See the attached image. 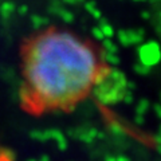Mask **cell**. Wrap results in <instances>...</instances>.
<instances>
[{"label":"cell","instance_id":"6da1fadb","mask_svg":"<svg viewBox=\"0 0 161 161\" xmlns=\"http://www.w3.org/2000/svg\"><path fill=\"white\" fill-rule=\"evenodd\" d=\"M99 64L93 48L66 31H47L26 53L31 112L71 109L94 86Z\"/></svg>","mask_w":161,"mask_h":161},{"label":"cell","instance_id":"7a4b0ae2","mask_svg":"<svg viewBox=\"0 0 161 161\" xmlns=\"http://www.w3.org/2000/svg\"><path fill=\"white\" fill-rule=\"evenodd\" d=\"M138 58L141 64L147 67H152L154 64H157L161 60V50L157 42H148L144 43L142 46L138 48Z\"/></svg>","mask_w":161,"mask_h":161},{"label":"cell","instance_id":"3957f363","mask_svg":"<svg viewBox=\"0 0 161 161\" xmlns=\"http://www.w3.org/2000/svg\"><path fill=\"white\" fill-rule=\"evenodd\" d=\"M118 39L124 46H130V44L141 43L144 39V30H132V31H122L118 32Z\"/></svg>","mask_w":161,"mask_h":161},{"label":"cell","instance_id":"277c9868","mask_svg":"<svg viewBox=\"0 0 161 161\" xmlns=\"http://www.w3.org/2000/svg\"><path fill=\"white\" fill-rule=\"evenodd\" d=\"M101 59L105 62V64H118L119 63V58L117 54H112V53H108L105 51V50H102L101 51Z\"/></svg>","mask_w":161,"mask_h":161},{"label":"cell","instance_id":"5b68a950","mask_svg":"<svg viewBox=\"0 0 161 161\" xmlns=\"http://www.w3.org/2000/svg\"><path fill=\"white\" fill-rule=\"evenodd\" d=\"M99 28H101V31H102L105 39H110V38H112L113 35H114L113 27L108 23V20H105V19H102V18L99 19Z\"/></svg>","mask_w":161,"mask_h":161},{"label":"cell","instance_id":"8992f818","mask_svg":"<svg viewBox=\"0 0 161 161\" xmlns=\"http://www.w3.org/2000/svg\"><path fill=\"white\" fill-rule=\"evenodd\" d=\"M85 7H86V11H89V14L92 15V16H94L95 19H101L102 18V15H101V11L97 8V6H95L94 2H86L85 3Z\"/></svg>","mask_w":161,"mask_h":161},{"label":"cell","instance_id":"52a82bcc","mask_svg":"<svg viewBox=\"0 0 161 161\" xmlns=\"http://www.w3.org/2000/svg\"><path fill=\"white\" fill-rule=\"evenodd\" d=\"M12 11H15V6L11 2H4L2 4V7H0V14H2V16L4 19H7L12 14Z\"/></svg>","mask_w":161,"mask_h":161},{"label":"cell","instance_id":"ba28073f","mask_svg":"<svg viewBox=\"0 0 161 161\" xmlns=\"http://www.w3.org/2000/svg\"><path fill=\"white\" fill-rule=\"evenodd\" d=\"M31 22H32V26L35 28H39V27H43L48 23V19L47 18H43V16H39V15H34L31 18Z\"/></svg>","mask_w":161,"mask_h":161},{"label":"cell","instance_id":"9c48e42d","mask_svg":"<svg viewBox=\"0 0 161 161\" xmlns=\"http://www.w3.org/2000/svg\"><path fill=\"white\" fill-rule=\"evenodd\" d=\"M57 15L60 19H63L66 23H70V22H73V20H74V15L70 11H67V9H64V8H60Z\"/></svg>","mask_w":161,"mask_h":161},{"label":"cell","instance_id":"30bf717a","mask_svg":"<svg viewBox=\"0 0 161 161\" xmlns=\"http://www.w3.org/2000/svg\"><path fill=\"white\" fill-rule=\"evenodd\" d=\"M103 50L108 53H112V54H117L118 53V47L112 42L110 39H105L103 40Z\"/></svg>","mask_w":161,"mask_h":161},{"label":"cell","instance_id":"8fae6325","mask_svg":"<svg viewBox=\"0 0 161 161\" xmlns=\"http://www.w3.org/2000/svg\"><path fill=\"white\" fill-rule=\"evenodd\" d=\"M134 71L140 75H147L150 71V69L144 66V64H141V63H137V64H134Z\"/></svg>","mask_w":161,"mask_h":161},{"label":"cell","instance_id":"7c38bea8","mask_svg":"<svg viewBox=\"0 0 161 161\" xmlns=\"http://www.w3.org/2000/svg\"><path fill=\"white\" fill-rule=\"evenodd\" d=\"M92 34H93V36L94 38H97V39H99V40H105V36H103V34H102V31H101V28L99 27H94L93 30H92Z\"/></svg>","mask_w":161,"mask_h":161},{"label":"cell","instance_id":"4fadbf2b","mask_svg":"<svg viewBox=\"0 0 161 161\" xmlns=\"http://www.w3.org/2000/svg\"><path fill=\"white\" fill-rule=\"evenodd\" d=\"M148 106V101L147 99H142V101H140V103H138V112L141 110V112H144L145 109H147Z\"/></svg>","mask_w":161,"mask_h":161},{"label":"cell","instance_id":"5bb4252c","mask_svg":"<svg viewBox=\"0 0 161 161\" xmlns=\"http://www.w3.org/2000/svg\"><path fill=\"white\" fill-rule=\"evenodd\" d=\"M27 11H28L27 6H22V7H19V8H18L19 15H26V14H27Z\"/></svg>","mask_w":161,"mask_h":161},{"label":"cell","instance_id":"9a60e30c","mask_svg":"<svg viewBox=\"0 0 161 161\" xmlns=\"http://www.w3.org/2000/svg\"><path fill=\"white\" fill-rule=\"evenodd\" d=\"M64 3H69V4H75V3H80V2H85V0H63Z\"/></svg>","mask_w":161,"mask_h":161},{"label":"cell","instance_id":"2e32d148","mask_svg":"<svg viewBox=\"0 0 161 161\" xmlns=\"http://www.w3.org/2000/svg\"><path fill=\"white\" fill-rule=\"evenodd\" d=\"M142 18H144V19H149V18H150V14H149L148 11H144V12H142Z\"/></svg>","mask_w":161,"mask_h":161},{"label":"cell","instance_id":"e0dca14e","mask_svg":"<svg viewBox=\"0 0 161 161\" xmlns=\"http://www.w3.org/2000/svg\"><path fill=\"white\" fill-rule=\"evenodd\" d=\"M156 110H157V112H158V114H161V108H160V106L156 108Z\"/></svg>","mask_w":161,"mask_h":161},{"label":"cell","instance_id":"ac0fdd59","mask_svg":"<svg viewBox=\"0 0 161 161\" xmlns=\"http://www.w3.org/2000/svg\"><path fill=\"white\" fill-rule=\"evenodd\" d=\"M136 2H144V0H136Z\"/></svg>","mask_w":161,"mask_h":161},{"label":"cell","instance_id":"d6986e66","mask_svg":"<svg viewBox=\"0 0 161 161\" xmlns=\"http://www.w3.org/2000/svg\"><path fill=\"white\" fill-rule=\"evenodd\" d=\"M160 19H161V14H160Z\"/></svg>","mask_w":161,"mask_h":161}]
</instances>
